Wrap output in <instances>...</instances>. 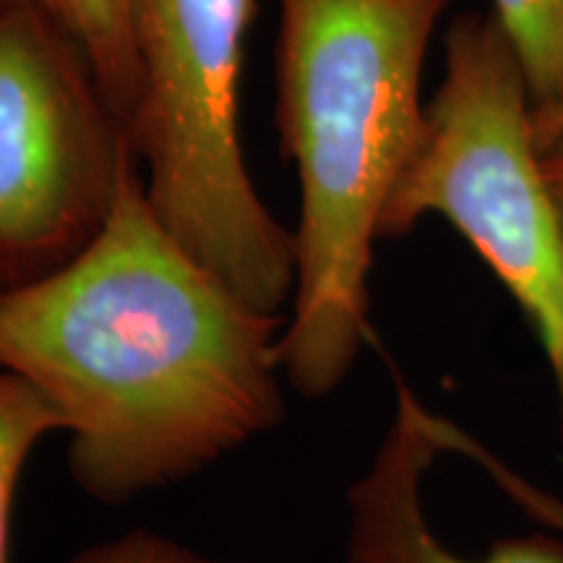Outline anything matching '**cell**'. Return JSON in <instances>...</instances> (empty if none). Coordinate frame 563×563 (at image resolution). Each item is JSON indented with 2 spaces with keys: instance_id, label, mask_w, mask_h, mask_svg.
Masks as SVG:
<instances>
[{
  "instance_id": "cell-1",
  "label": "cell",
  "mask_w": 563,
  "mask_h": 563,
  "mask_svg": "<svg viewBox=\"0 0 563 563\" xmlns=\"http://www.w3.org/2000/svg\"><path fill=\"white\" fill-rule=\"evenodd\" d=\"M282 327L175 241L136 167L70 262L0 292V368L58 410L76 485L125 504L279 426Z\"/></svg>"
},
{
  "instance_id": "cell-2",
  "label": "cell",
  "mask_w": 563,
  "mask_h": 563,
  "mask_svg": "<svg viewBox=\"0 0 563 563\" xmlns=\"http://www.w3.org/2000/svg\"><path fill=\"white\" fill-rule=\"evenodd\" d=\"M449 0H279L277 129L300 188L285 382L332 394L368 340L373 249L418 144L422 68Z\"/></svg>"
},
{
  "instance_id": "cell-3",
  "label": "cell",
  "mask_w": 563,
  "mask_h": 563,
  "mask_svg": "<svg viewBox=\"0 0 563 563\" xmlns=\"http://www.w3.org/2000/svg\"><path fill=\"white\" fill-rule=\"evenodd\" d=\"M253 0H131L125 118L146 201L256 311H290L298 245L249 173L241 133Z\"/></svg>"
},
{
  "instance_id": "cell-4",
  "label": "cell",
  "mask_w": 563,
  "mask_h": 563,
  "mask_svg": "<svg viewBox=\"0 0 563 563\" xmlns=\"http://www.w3.org/2000/svg\"><path fill=\"white\" fill-rule=\"evenodd\" d=\"M426 217L452 224L522 308L563 415V230L530 91L493 13H462L449 26L443 79L384 209L382 238H402Z\"/></svg>"
},
{
  "instance_id": "cell-5",
  "label": "cell",
  "mask_w": 563,
  "mask_h": 563,
  "mask_svg": "<svg viewBox=\"0 0 563 563\" xmlns=\"http://www.w3.org/2000/svg\"><path fill=\"white\" fill-rule=\"evenodd\" d=\"M136 167L129 129L74 37L40 0H3L0 292L70 262Z\"/></svg>"
},
{
  "instance_id": "cell-6",
  "label": "cell",
  "mask_w": 563,
  "mask_h": 563,
  "mask_svg": "<svg viewBox=\"0 0 563 563\" xmlns=\"http://www.w3.org/2000/svg\"><path fill=\"white\" fill-rule=\"evenodd\" d=\"M397 405L365 473L347 490V563H563V534L551 530L498 540L481 559L443 545L428 522L422 483L446 443L441 415L402 378Z\"/></svg>"
},
{
  "instance_id": "cell-7",
  "label": "cell",
  "mask_w": 563,
  "mask_h": 563,
  "mask_svg": "<svg viewBox=\"0 0 563 563\" xmlns=\"http://www.w3.org/2000/svg\"><path fill=\"white\" fill-rule=\"evenodd\" d=\"M532 100L534 121L563 115V0H490Z\"/></svg>"
},
{
  "instance_id": "cell-8",
  "label": "cell",
  "mask_w": 563,
  "mask_h": 563,
  "mask_svg": "<svg viewBox=\"0 0 563 563\" xmlns=\"http://www.w3.org/2000/svg\"><path fill=\"white\" fill-rule=\"evenodd\" d=\"M87 55L97 81L118 115L129 118L133 102L131 0H40Z\"/></svg>"
},
{
  "instance_id": "cell-9",
  "label": "cell",
  "mask_w": 563,
  "mask_h": 563,
  "mask_svg": "<svg viewBox=\"0 0 563 563\" xmlns=\"http://www.w3.org/2000/svg\"><path fill=\"white\" fill-rule=\"evenodd\" d=\"M51 433H63V420L30 382L0 368V563H11L13 504L21 473Z\"/></svg>"
},
{
  "instance_id": "cell-10",
  "label": "cell",
  "mask_w": 563,
  "mask_h": 563,
  "mask_svg": "<svg viewBox=\"0 0 563 563\" xmlns=\"http://www.w3.org/2000/svg\"><path fill=\"white\" fill-rule=\"evenodd\" d=\"M441 435L443 443H446V454L467 456L534 525H540L543 530H551L555 534H563V498L553 496L543 485L532 483L530 477L517 473L509 462H504L483 441H477L473 433H467L449 418H441Z\"/></svg>"
},
{
  "instance_id": "cell-11",
  "label": "cell",
  "mask_w": 563,
  "mask_h": 563,
  "mask_svg": "<svg viewBox=\"0 0 563 563\" xmlns=\"http://www.w3.org/2000/svg\"><path fill=\"white\" fill-rule=\"evenodd\" d=\"M68 563H235L194 551L191 545L154 530H129L118 538L81 548Z\"/></svg>"
},
{
  "instance_id": "cell-12",
  "label": "cell",
  "mask_w": 563,
  "mask_h": 563,
  "mask_svg": "<svg viewBox=\"0 0 563 563\" xmlns=\"http://www.w3.org/2000/svg\"><path fill=\"white\" fill-rule=\"evenodd\" d=\"M534 133H538L540 162L563 230V115L553 121H534Z\"/></svg>"
},
{
  "instance_id": "cell-13",
  "label": "cell",
  "mask_w": 563,
  "mask_h": 563,
  "mask_svg": "<svg viewBox=\"0 0 563 563\" xmlns=\"http://www.w3.org/2000/svg\"><path fill=\"white\" fill-rule=\"evenodd\" d=\"M0 3H3V0H0Z\"/></svg>"
}]
</instances>
